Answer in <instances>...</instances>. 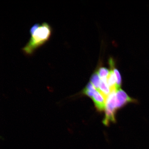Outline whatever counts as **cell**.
<instances>
[{"label": "cell", "instance_id": "cell-8", "mask_svg": "<svg viewBox=\"0 0 149 149\" xmlns=\"http://www.w3.org/2000/svg\"><path fill=\"white\" fill-rule=\"evenodd\" d=\"M111 69L113 70L116 78L117 91H118L119 89H121L120 87L122 84V78H121L120 74L118 70L115 68L114 67L111 68Z\"/></svg>", "mask_w": 149, "mask_h": 149}, {"label": "cell", "instance_id": "cell-6", "mask_svg": "<svg viewBox=\"0 0 149 149\" xmlns=\"http://www.w3.org/2000/svg\"><path fill=\"white\" fill-rule=\"evenodd\" d=\"M100 80L101 79L99 76L97 72H94L91 78V82L94 86L97 91L99 90Z\"/></svg>", "mask_w": 149, "mask_h": 149}, {"label": "cell", "instance_id": "cell-4", "mask_svg": "<svg viewBox=\"0 0 149 149\" xmlns=\"http://www.w3.org/2000/svg\"><path fill=\"white\" fill-rule=\"evenodd\" d=\"M107 82L110 89L111 92L113 91L116 92L117 91L116 79L112 70H110L107 78Z\"/></svg>", "mask_w": 149, "mask_h": 149}, {"label": "cell", "instance_id": "cell-1", "mask_svg": "<svg viewBox=\"0 0 149 149\" xmlns=\"http://www.w3.org/2000/svg\"><path fill=\"white\" fill-rule=\"evenodd\" d=\"M29 31L31 38L22 49L24 53L27 55H32L36 50L49 40L52 34V29L49 24L44 22L42 24H34Z\"/></svg>", "mask_w": 149, "mask_h": 149}, {"label": "cell", "instance_id": "cell-2", "mask_svg": "<svg viewBox=\"0 0 149 149\" xmlns=\"http://www.w3.org/2000/svg\"><path fill=\"white\" fill-rule=\"evenodd\" d=\"M117 109H120L129 102L138 104V100L130 97L122 89H119L116 92Z\"/></svg>", "mask_w": 149, "mask_h": 149}, {"label": "cell", "instance_id": "cell-7", "mask_svg": "<svg viewBox=\"0 0 149 149\" xmlns=\"http://www.w3.org/2000/svg\"><path fill=\"white\" fill-rule=\"evenodd\" d=\"M109 72L110 70L107 68L104 67H101L99 69L97 72L100 79L102 81L107 82V78Z\"/></svg>", "mask_w": 149, "mask_h": 149}, {"label": "cell", "instance_id": "cell-3", "mask_svg": "<svg viewBox=\"0 0 149 149\" xmlns=\"http://www.w3.org/2000/svg\"><path fill=\"white\" fill-rule=\"evenodd\" d=\"M91 98L94 101L95 105L98 111H102L105 109L106 100L98 91L97 90L95 92Z\"/></svg>", "mask_w": 149, "mask_h": 149}, {"label": "cell", "instance_id": "cell-5", "mask_svg": "<svg viewBox=\"0 0 149 149\" xmlns=\"http://www.w3.org/2000/svg\"><path fill=\"white\" fill-rule=\"evenodd\" d=\"M98 91L103 97L106 101L111 92L107 82L102 81L101 79L100 80L99 88Z\"/></svg>", "mask_w": 149, "mask_h": 149}]
</instances>
